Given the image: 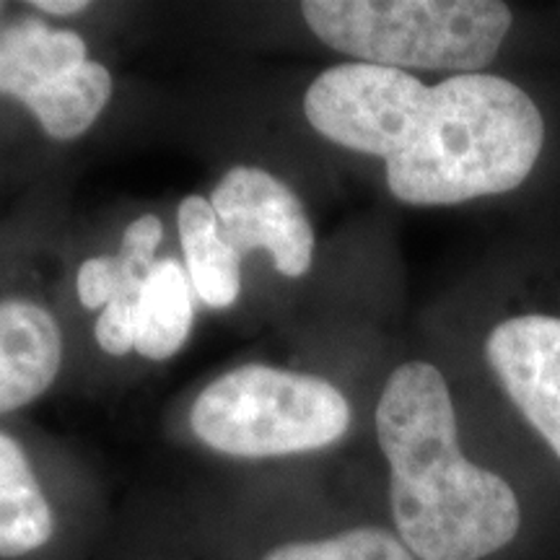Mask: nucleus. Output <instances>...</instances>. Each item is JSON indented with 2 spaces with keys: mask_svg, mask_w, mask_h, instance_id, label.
Masks as SVG:
<instances>
[{
  "mask_svg": "<svg viewBox=\"0 0 560 560\" xmlns=\"http://www.w3.org/2000/svg\"><path fill=\"white\" fill-rule=\"evenodd\" d=\"M395 535L418 560H486L520 537L522 503L499 472L467 459L441 371L410 361L376 405Z\"/></svg>",
  "mask_w": 560,
  "mask_h": 560,
  "instance_id": "1",
  "label": "nucleus"
},
{
  "mask_svg": "<svg viewBox=\"0 0 560 560\" xmlns=\"http://www.w3.org/2000/svg\"><path fill=\"white\" fill-rule=\"evenodd\" d=\"M545 122L527 91L490 73L450 75L425 86L387 185L408 206H457L516 190L535 170Z\"/></svg>",
  "mask_w": 560,
  "mask_h": 560,
  "instance_id": "2",
  "label": "nucleus"
},
{
  "mask_svg": "<svg viewBox=\"0 0 560 560\" xmlns=\"http://www.w3.org/2000/svg\"><path fill=\"white\" fill-rule=\"evenodd\" d=\"M310 30L355 62L478 73L499 55L514 13L499 0H310Z\"/></svg>",
  "mask_w": 560,
  "mask_h": 560,
  "instance_id": "3",
  "label": "nucleus"
},
{
  "mask_svg": "<svg viewBox=\"0 0 560 560\" xmlns=\"http://www.w3.org/2000/svg\"><path fill=\"white\" fill-rule=\"evenodd\" d=\"M190 425L202 444L229 457H289L346 436L350 405L319 376L249 363L200 392Z\"/></svg>",
  "mask_w": 560,
  "mask_h": 560,
  "instance_id": "4",
  "label": "nucleus"
},
{
  "mask_svg": "<svg viewBox=\"0 0 560 560\" xmlns=\"http://www.w3.org/2000/svg\"><path fill=\"white\" fill-rule=\"evenodd\" d=\"M425 83L408 70L346 62L319 73L304 94V115L322 138L389 161Z\"/></svg>",
  "mask_w": 560,
  "mask_h": 560,
  "instance_id": "5",
  "label": "nucleus"
},
{
  "mask_svg": "<svg viewBox=\"0 0 560 560\" xmlns=\"http://www.w3.org/2000/svg\"><path fill=\"white\" fill-rule=\"evenodd\" d=\"M221 236L236 255L265 249L280 276L301 278L312 268L314 231L306 210L272 174L236 166L210 195Z\"/></svg>",
  "mask_w": 560,
  "mask_h": 560,
  "instance_id": "6",
  "label": "nucleus"
},
{
  "mask_svg": "<svg viewBox=\"0 0 560 560\" xmlns=\"http://www.w3.org/2000/svg\"><path fill=\"white\" fill-rule=\"evenodd\" d=\"M486 355L527 423L560 459V317L503 319L488 335Z\"/></svg>",
  "mask_w": 560,
  "mask_h": 560,
  "instance_id": "7",
  "label": "nucleus"
},
{
  "mask_svg": "<svg viewBox=\"0 0 560 560\" xmlns=\"http://www.w3.org/2000/svg\"><path fill=\"white\" fill-rule=\"evenodd\" d=\"M62 363L60 325L26 299L0 301V416L45 392Z\"/></svg>",
  "mask_w": 560,
  "mask_h": 560,
  "instance_id": "8",
  "label": "nucleus"
},
{
  "mask_svg": "<svg viewBox=\"0 0 560 560\" xmlns=\"http://www.w3.org/2000/svg\"><path fill=\"white\" fill-rule=\"evenodd\" d=\"M83 60H89L86 45L75 32L52 30L37 19L5 24L0 30V96H13L32 112L45 89Z\"/></svg>",
  "mask_w": 560,
  "mask_h": 560,
  "instance_id": "9",
  "label": "nucleus"
},
{
  "mask_svg": "<svg viewBox=\"0 0 560 560\" xmlns=\"http://www.w3.org/2000/svg\"><path fill=\"white\" fill-rule=\"evenodd\" d=\"M55 535V514L30 457L16 439L0 431V558H21L45 548Z\"/></svg>",
  "mask_w": 560,
  "mask_h": 560,
  "instance_id": "10",
  "label": "nucleus"
},
{
  "mask_svg": "<svg viewBox=\"0 0 560 560\" xmlns=\"http://www.w3.org/2000/svg\"><path fill=\"white\" fill-rule=\"evenodd\" d=\"M177 226L192 289L208 306L226 310L240 299L242 257L221 236L210 200L187 195L179 202Z\"/></svg>",
  "mask_w": 560,
  "mask_h": 560,
  "instance_id": "11",
  "label": "nucleus"
},
{
  "mask_svg": "<svg viewBox=\"0 0 560 560\" xmlns=\"http://www.w3.org/2000/svg\"><path fill=\"white\" fill-rule=\"evenodd\" d=\"M161 240H164V226L156 215H140L125 229L120 255H117L120 270H117L115 296L104 306L94 327V338L104 353L125 355L136 348L140 296H143L151 270L156 268L153 255H156Z\"/></svg>",
  "mask_w": 560,
  "mask_h": 560,
  "instance_id": "12",
  "label": "nucleus"
},
{
  "mask_svg": "<svg viewBox=\"0 0 560 560\" xmlns=\"http://www.w3.org/2000/svg\"><path fill=\"white\" fill-rule=\"evenodd\" d=\"M192 330V283L177 260L151 270L136 317V350L149 361H166Z\"/></svg>",
  "mask_w": 560,
  "mask_h": 560,
  "instance_id": "13",
  "label": "nucleus"
},
{
  "mask_svg": "<svg viewBox=\"0 0 560 560\" xmlns=\"http://www.w3.org/2000/svg\"><path fill=\"white\" fill-rule=\"evenodd\" d=\"M112 96V75L102 62L83 60L45 89L32 115L55 140H73L86 132Z\"/></svg>",
  "mask_w": 560,
  "mask_h": 560,
  "instance_id": "14",
  "label": "nucleus"
},
{
  "mask_svg": "<svg viewBox=\"0 0 560 560\" xmlns=\"http://www.w3.org/2000/svg\"><path fill=\"white\" fill-rule=\"evenodd\" d=\"M262 560H418L395 532L353 527L319 540H299L272 548Z\"/></svg>",
  "mask_w": 560,
  "mask_h": 560,
  "instance_id": "15",
  "label": "nucleus"
},
{
  "mask_svg": "<svg viewBox=\"0 0 560 560\" xmlns=\"http://www.w3.org/2000/svg\"><path fill=\"white\" fill-rule=\"evenodd\" d=\"M117 270L120 262L117 257H91L79 270V299L86 310H100L107 306L115 296Z\"/></svg>",
  "mask_w": 560,
  "mask_h": 560,
  "instance_id": "16",
  "label": "nucleus"
},
{
  "mask_svg": "<svg viewBox=\"0 0 560 560\" xmlns=\"http://www.w3.org/2000/svg\"><path fill=\"white\" fill-rule=\"evenodd\" d=\"M34 9L45 13H58V16H68V13H81L89 9L86 0H34Z\"/></svg>",
  "mask_w": 560,
  "mask_h": 560,
  "instance_id": "17",
  "label": "nucleus"
},
{
  "mask_svg": "<svg viewBox=\"0 0 560 560\" xmlns=\"http://www.w3.org/2000/svg\"><path fill=\"white\" fill-rule=\"evenodd\" d=\"M0 9H3V5H0Z\"/></svg>",
  "mask_w": 560,
  "mask_h": 560,
  "instance_id": "18",
  "label": "nucleus"
}]
</instances>
